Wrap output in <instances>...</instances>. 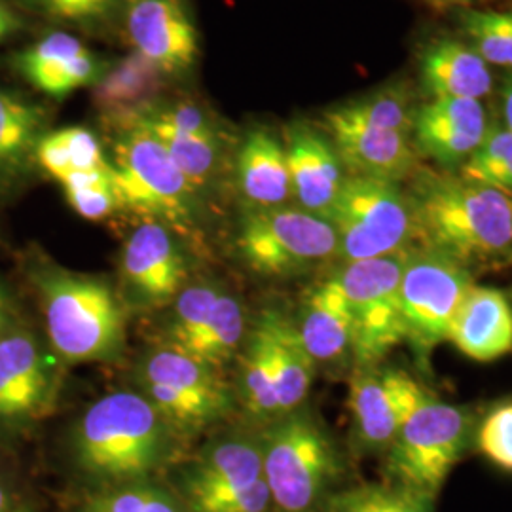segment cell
<instances>
[{
  "label": "cell",
  "instance_id": "6da1fadb",
  "mask_svg": "<svg viewBox=\"0 0 512 512\" xmlns=\"http://www.w3.org/2000/svg\"><path fill=\"white\" fill-rule=\"evenodd\" d=\"M406 196L414 247L456 260L471 274L512 264V198L454 171L418 167Z\"/></svg>",
  "mask_w": 512,
  "mask_h": 512
},
{
  "label": "cell",
  "instance_id": "7a4b0ae2",
  "mask_svg": "<svg viewBox=\"0 0 512 512\" xmlns=\"http://www.w3.org/2000/svg\"><path fill=\"white\" fill-rule=\"evenodd\" d=\"M167 423L145 395L118 391L92 404L76 427L86 471L110 482L148 475L167 452Z\"/></svg>",
  "mask_w": 512,
  "mask_h": 512
},
{
  "label": "cell",
  "instance_id": "3957f363",
  "mask_svg": "<svg viewBox=\"0 0 512 512\" xmlns=\"http://www.w3.org/2000/svg\"><path fill=\"white\" fill-rule=\"evenodd\" d=\"M260 442L262 471L279 512H317L342 475L340 456L315 418L300 408L274 420Z\"/></svg>",
  "mask_w": 512,
  "mask_h": 512
},
{
  "label": "cell",
  "instance_id": "277c9868",
  "mask_svg": "<svg viewBox=\"0 0 512 512\" xmlns=\"http://www.w3.org/2000/svg\"><path fill=\"white\" fill-rule=\"evenodd\" d=\"M473 440V412L425 391L384 454L385 482L439 497Z\"/></svg>",
  "mask_w": 512,
  "mask_h": 512
},
{
  "label": "cell",
  "instance_id": "5b68a950",
  "mask_svg": "<svg viewBox=\"0 0 512 512\" xmlns=\"http://www.w3.org/2000/svg\"><path fill=\"white\" fill-rule=\"evenodd\" d=\"M42 304L50 342L63 361H103L118 355L126 317L105 283L54 272L42 279Z\"/></svg>",
  "mask_w": 512,
  "mask_h": 512
},
{
  "label": "cell",
  "instance_id": "8992f818",
  "mask_svg": "<svg viewBox=\"0 0 512 512\" xmlns=\"http://www.w3.org/2000/svg\"><path fill=\"white\" fill-rule=\"evenodd\" d=\"M110 167L120 207L167 226L194 219L198 190L143 124L116 131Z\"/></svg>",
  "mask_w": 512,
  "mask_h": 512
},
{
  "label": "cell",
  "instance_id": "52a82bcc",
  "mask_svg": "<svg viewBox=\"0 0 512 512\" xmlns=\"http://www.w3.org/2000/svg\"><path fill=\"white\" fill-rule=\"evenodd\" d=\"M329 220L342 264L395 255L414 245L412 209L401 184L348 175Z\"/></svg>",
  "mask_w": 512,
  "mask_h": 512
},
{
  "label": "cell",
  "instance_id": "ba28073f",
  "mask_svg": "<svg viewBox=\"0 0 512 512\" xmlns=\"http://www.w3.org/2000/svg\"><path fill=\"white\" fill-rule=\"evenodd\" d=\"M408 251L410 247L395 255L348 262L334 274L353 319L351 357L357 368L380 365L393 349L406 344L399 285Z\"/></svg>",
  "mask_w": 512,
  "mask_h": 512
},
{
  "label": "cell",
  "instance_id": "9c48e42d",
  "mask_svg": "<svg viewBox=\"0 0 512 512\" xmlns=\"http://www.w3.org/2000/svg\"><path fill=\"white\" fill-rule=\"evenodd\" d=\"M243 260L268 277H291L338 256L332 222L302 207L249 209L238 236Z\"/></svg>",
  "mask_w": 512,
  "mask_h": 512
},
{
  "label": "cell",
  "instance_id": "30bf717a",
  "mask_svg": "<svg viewBox=\"0 0 512 512\" xmlns=\"http://www.w3.org/2000/svg\"><path fill=\"white\" fill-rule=\"evenodd\" d=\"M475 285V275L456 260L410 247L399 293L406 344L420 363L450 340L459 308Z\"/></svg>",
  "mask_w": 512,
  "mask_h": 512
},
{
  "label": "cell",
  "instance_id": "8fae6325",
  "mask_svg": "<svg viewBox=\"0 0 512 512\" xmlns=\"http://www.w3.org/2000/svg\"><path fill=\"white\" fill-rule=\"evenodd\" d=\"M147 399L169 423L203 425L226 414L230 395L217 368L177 348L148 355L141 366Z\"/></svg>",
  "mask_w": 512,
  "mask_h": 512
},
{
  "label": "cell",
  "instance_id": "7c38bea8",
  "mask_svg": "<svg viewBox=\"0 0 512 512\" xmlns=\"http://www.w3.org/2000/svg\"><path fill=\"white\" fill-rule=\"evenodd\" d=\"M425 391L401 368L382 363L355 368L349 384L348 408L359 450L385 454Z\"/></svg>",
  "mask_w": 512,
  "mask_h": 512
},
{
  "label": "cell",
  "instance_id": "4fadbf2b",
  "mask_svg": "<svg viewBox=\"0 0 512 512\" xmlns=\"http://www.w3.org/2000/svg\"><path fill=\"white\" fill-rule=\"evenodd\" d=\"M135 124H143L164 145L198 192L211 183L219 169L224 137L219 120L205 105L192 99H162Z\"/></svg>",
  "mask_w": 512,
  "mask_h": 512
},
{
  "label": "cell",
  "instance_id": "5bb4252c",
  "mask_svg": "<svg viewBox=\"0 0 512 512\" xmlns=\"http://www.w3.org/2000/svg\"><path fill=\"white\" fill-rule=\"evenodd\" d=\"M122 29L133 52L169 78L186 76L198 63L200 40L186 0H124Z\"/></svg>",
  "mask_w": 512,
  "mask_h": 512
},
{
  "label": "cell",
  "instance_id": "9a60e30c",
  "mask_svg": "<svg viewBox=\"0 0 512 512\" xmlns=\"http://www.w3.org/2000/svg\"><path fill=\"white\" fill-rule=\"evenodd\" d=\"M325 124L348 175L401 184L420 167L410 135L365 124L342 107L330 109Z\"/></svg>",
  "mask_w": 512,
  "mask_h": 512
},
{
  "label": "cell",
  "instance_id": "2e32d148",
  "mask_svg": "<svg viewBox=\"0 0 512 512\" xmlns=\"http://www.w3.org/2000/svg\"><path fill=\"white\" fill-rule=\"evenodd\" d=\"M488 114L476 99H433L416 110L412 143L418 156H425L454 171L469 160L488 133Z\"/></svg>",
  "mask_w": 512,
  "mask_h": 512
},
{
  "label": "cell",
  "instance_id": "e0dca14e",
  "mask_svg": "<svg viewBox=\"0 0 512 512\" xmlns=\"http://www.w3.org/2000/svg\"><path fill=\"white\" fill-rule=\"evenodd\" d=\"M283 143L298 207L329 219L348 177L329 135L306 122H293L285 129Z\"/></svg>",
  "mask_w": 512,
  "mask_h": 512
},
{
  "label": "cell",
  "instance_id": "ac0fdd59",
  "mask_svg": "<svg viewBox=\"0 0 512 512\" xmlns=\"http://www.w3.org/2000/svg\"><path fill=\"white\" fill-rule=\"evenodd\" d=\"M16 65L27 82L55 99L82 88H93L110 67L80 38L63 31L40 38L18 55Z\"/></svg>",
  "mask_w": 512,
  "mask_h": 512
},
{
  "label": "cell",
  "instance_id": "d6986e66",
  "mask_svg": "<svg viewBox=\"0 0 512 512\" xmlns=\"http://www.w3.org/2000/svg\"><path fill=\"white\" fill-rule=\"evenodd\" d=\"M122 272L150 302L162 304L181 293L186 262L167 224L147 219L133 230L122 251Z\"/></svg>",
  "mask_w": 512,
  "mask_h": 512
},
{
  "label": "cell",
  "instance_id": "ffe728a7",
  "mask_svg": "<svg viewBox=\"0 0 512 512\" xmlns=\"http://www.w3.org/2000/svg\"><path fill=\"white\" fill-rule=\"evenodd\" d=\"M171 78L137 52L110 65L93 86V105L114 131L129 128L148 107L162 101Z\"/></svg>",
  "mask_w": 512,
  "mask_h": 512
},
{
  "label": "cell",
  "instance_id": "44dd1931",
  "mask_svg": "<svg viewBox=\"0 0 512 512\" xmlns=\"http://www.w3.org/2000/svg\"><path fill=\"white\" fill-rule=\"evenodd\" d=\"M469 359L492 363L512 351V306L494 287L475 285L459 308L450 340Z\"/></svg>",
  "mask_w": 512,
  "mask_h": 512
},
{
  "label": "cell",
  "instance_id": "7402d4cb",
  "mask_svg": "<svg viewBox=\"0 0 512 512\" xmlns=\"http://www.w3.org/2000/svg\"><path fill=\"white\" fill-rule=\"evenodd\" d=\"M421 82L433 99H476L492 92V71L475 48L458 38H437L420 57Z\"/></svg>",
  "mask_w": 512,
  "mask_h": 512
},
{
  "label": "cell",
  "instance_id": "603a6c76",
  "mask_svg": "<svg viewBox=\"0 0 512 512\" xmlns=\"http://www.w3.org/2000/svg\"><path fill=\"white\" fill-rule=\"evenodd\" d=\"M264 478L260 442L230 439L215 444L190 471L186 490L192 509L251 488Z\"/></svg>",
  "mask_w": 512,
  "mask_h": 512
},
{
  "label": "cell",
  "instance_id": "cb8c5ba5",
  "mask_svg": "<svg viewBox=\"0 0 512 512\" xmlns=\"http://www.w3.org/2000/svg\"><path fill=\"white\" fill-rule=\"evenodd\" d=\"M239 190L253 209L281 207L293 198L285 143L272 129H249L239 145Z\"/></svg>",
  "mask_w": 512,
  "mask_h": 512
},
{
  "label": "cell",
  "instance_id": "d4e9b609",
  "mask_svg": "<svg viewBox=\"0 0 512 512\" xmlns=\"http://www.w3.org/2000/svg\"><path fill=\"white\" fill-rule=\"evenodd\" d=\"M50 385L48 366L27 332L0 340V420L35 414Z\"/></svg>",
  "mask_w": 512,
  "mask_h": 512
},
{
  "label": "cell",
  "instance_id": "484cf974",
  "mask_svg": "<svg viewBox=\"0 0 512 512\" xmlns=\"http://www.w3.org/2000/svg\"><path fill=\"white\" fill-rule=\"evenodd\" d=\"M296 329L315 365L334 363L351 353L353 319L346 294L334 275L308 294Z\"/></svg>",
  "mask_w": 512,
  "mask_h": 512
},
{
  "label": "cell",
  "instance_id": "4316f807",
  "mask_svg": "<svg viewBox=\"0 0 512 512\" xmlns=\"http://www.w3.org/2000/svg\"><path fill=\"white\" fill-rule=\"evenodd\" d=\"M258 327L264 332L270 349L279 412L281 416L291 414L308 397L315 374V361L302 344L296 325L287 317L275 311H266L260 317Z\"/></svg>",
  "mask_w": 512,
  "mask_h": 512
},
{
  "label": "cell",
  "instance_id": "83f0119b",
  "mask_svg": "<svg viewBox=\"0 0 512 512\" xmlns=\"http://www.w3.org/2000/svg\"><path fill=\"white\" fill-rule=\"evenodd\" d=\"M35 154L40 167L52 175L57 183L65 181L74 173L110 169V162L99 139L90 129L78 126L42 135Z\"/></svg>",
  "mask_w": 512,
  "mask_h": 512
},
{
  "label": "cell",
  "instance_id": "f1b7e54d",
  "mask_svg": "<svg viewBox=\"0 0 512 512\" xmlns=\"http://www.w3.org/2000/svg\"><path fill=\"white\" fill-rule=\"evenodd\" d=\"M44 124V110L0 86V167L12 169L37 150Z\"/></svg>",
  "mask_w": 512,
  "mask_h": 512
},
{
  "label": "cell",
  "instance_id": "f546056e",
  "mask_svg": "<svg viewBox=\"0 0 512 512\" xmlns=\"http://www.w3.org/2000/svg\"><path fill=\"white\" fill-rule=\"evenodd\" d=\"M245 330V317L236 298L220 293L215 308L200 332L190 340L184 353L196 357L205 365L219 368L238 348Z\"/></svg>",
  "mask_w": 512,
  "mask_h": 512
},
{
  "label": "cell",
  "instance_id": "4dcf8cb0",
  "mask_svg": "<svg viewBox=\"0 0 512 512\" xmlns=\"http://www.w3.org/2000/svg\"><path fill=\"white\" fill-rule=\"evenodd\" d=\"M435 505L437 497L384 480L332 495L323 512H435Z\"/></svg>",
  "mask_w": 512,
  "mask_h": 512
},
{
  "label": "cell",
  "instance_id": "1f68e13d",
  "mask_svg": "<svg viewBox=\"0 0 512 512\" xmlns=\"http://www.w3.org/2000/svg\"><path fill=\"white\" fill-rule=\"evenodd\" d=\"M241 397L247 410L264 420L281 418L277 387H275L274 366L266 336L256 327L253 338L247 346L241 365Z\"/></svg>",
  "mask_w": 512,
  "mask_h": 512
},
{
  "label": "cell",
  "instance_id": "d6a6232c",
  "mask_svg": "<svg viewBox=\"0 0 512 512\" xmlns=\"http://www.w3.org/2000/svg\"><path fill=\"white\" fill-rule=\"evenodd\" d=\"M467 181L495 188L512 198V131L492 124L480 147L458 169Z\"/></svg>",
  "mask_w": 512,
  "mask_h": 512
},
{
  "label": "cell",
  "instance_id": "836d02e7",
  "mask_svg": "<svg viewBox=\"0 0 512 512\" xmlns=\"http://www.w3.org/2000/svg\"><path fill=\"white\" fill-rule=\"evenodd\" d=\"M461 27L488 65L512 71V12L465 10Z\"/></svg>",
  "mask_w": 512,
  "mask_h": 512
},
{
  "label": "cell",
  "instance_id": "e575fe53",
  "mask_svg": "<svg viewBox=\"0 0 512 512\" xmlns=\"http://www.w3.org/2000/svg\"><path fill=\"white\" fill-rule=\"evenodd\" d=\"M349 116L378 128L399 131L412 137L416 110L408 90L403 86H391L385 90L368 93L346 105H340Z\"/></svg>",
  "mask_w": 512,
  "mask_h": 512
},
{
  "label": "cell",
  "instance_id": "d590c367",
  "mask_svg": "<svg viewBox=\"0 0 512 512\" xmlns=\"http://www.w3.org/2000/svg\"><path fill=\"white\" fill-rule=\"evenodd\" d=\"M46 18L80 25L88 31L122 27L124 0H25Z\"/></svg>",
  "mask_w": 512,
  "mask_h": 512
},
{
  "label": "cell",
  "instance_id": "8d00e7d4",
  "mask_svg": "<svg viewBox=\"0 0 512 512\" xmlns=\"http://www.w3.org/2000/svg\"><path fill=\"white\" fill-rule=\"evenodd\" d=\"M59 184L65 190L67 202L82 219H107L120 207L112 183V167L107 171L74 173Z\"/></svg>",
  "mask_w": 512,
  "mask_h": 512
},
{
  "label": "cell",
  "instance_id": "74e56055",
  "mask_svg": "<svg viewBox=\"0 0 512 512\" xmlns=\"http://www.w3.org/2000/svg\"><path fill=\"white\" fill-rule=\"evenodd\" d=\"M222 291L213 285H194L184 289L175 308L171 327L173 348L184 349L209 319Z\"/></svg>",
  "mask_w": 512,
  "mask_h": 512
},
{
  "label": "cell",
  "instance_id": "f35d334b",
  "mask_svg": "<svg viewBox=\"0 0 512 512\" xmlns=\"http://www.w3.org/2000/svg\"><path fill=\"white\" fill-rule=\"evenodd\" d=\"M473 442L497 469L512 473V403L494 408L478 425Z\"/></svg>",
  "mask_w": 512,
  "mask_h": 512
},
{
  "label": "cell",
  "instance_id": "ab89813d",
  "mask_svg": "<svg viewBox=\"0 0 512 512\" xmlns=\"http://www.w3.org/2000/svg\"><path fill=\"white\" fill-rule=\"evenodd\" d=\"M84 512H181L175 501L152 486H128L95 495Z\"/></svg>",
  "mask_w": 512,
  "mask_h": 512
},
{
  "label": "cell",
  "instance_id": "60d3db41",
  "mask_svg": "<svg viewBox=\"0 0 512 512\" xmlns=\"http://www.w3.org/2000/svg\"><path fill=\"white\" fill-rule=\"evenodd\" d=\"M272 507L274 503L270 488L266 484V478H262L251 488L241 490L238 494L220 497L217 501L194 509V512H268Z\"/></svg>",
  "mask_w": 512,
  "mask_h": 512
},
{
  "label": "cell",
  "instance_id": "b9f144b4",
  "mask_svg": "<svg viewBox=\"0 0 512 512\" xmlns=\"http://www.w3.org/2000/svg\"><path fill=\"white\" fill-rule=\"evenodd\" d=\"M19 25H21V21L14 14V10L4 0H0V29L14 33V31H18Z\"/></svg>",
  "mask_w": 512,
  "mask_h": 512
},
{
  "label": "cell",
  "instance_id": "7bdbcfd3",
  "mask_svg": "<svg viewBox=\"0 0 512 512\" xmlns=\"http://www.w3.org/2000/svg\"><path fill=\"white\" fill-rule=\"evenodd\" d=\"M503 126L512 131V76L503 88Z\"/></svg>",
  "mask_w": 512,
  "mask_h": 512
},
{
  "label": "cell",
  "instance_id": "ee69618b",
  "mask_svg": "<svg viewBox=\"0 0 512 512\" xmlns=\"http://www.w3.org/2000/svg\"><path fill=\"white\" fill-rule=\"evenodd\" d=\"M437 8H465L471 6L476 0H425Z\"/></svg>",
  "mask_w": 512,
  "mask_h": 512
},
{
  "label": "cell",
  "instance_id": "f6af8a7d",
  "mask_svg": "<svg viewBox=\"0 0 512 512\" xmlns=\"http://www.w3.org/2000/svg\"><path fill=\"white\" fill-rule=\"evenodd\" d=\"M4 321H6V302H4V298L0 294V332H2V327H4Z\"/></svg>",
  "mask_w": 512,
  "mask_h": 512
},
{
  "label": "cell",
  "instance_id": "bcb514c9",
  "mask_svg": "<svg viewBox=\"0 0 512 512\" xmlns=\"http://www.w3.org/2000/svg\"><path fill=\"white\" fill-rule=\"evenodd\" d=\"M6 505H8V495H6L4 486L0 484V512L6 511Z\"/></svg>",
  "mask_w": 512,
  "mask_h": 512
},
{
  "label": "cell",
  "instance_id": "7dc6e473",
  "mask_svg": "<svg viewBox=\"0 0 512 512\" xmlns=\"http://www.w3.org/2000/svg\"><path fill=\"white\" fill-rule=\"evenodd\" d=\"M10 35H12L10 31H6V29H0V40H2V38L10 37Z\"/></svg>",
  "mask_w": 512,
  "mask_h": 512
}]
</instances>
